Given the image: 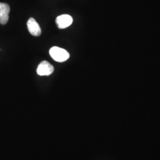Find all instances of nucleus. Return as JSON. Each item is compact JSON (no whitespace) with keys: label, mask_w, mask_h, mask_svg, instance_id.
<instances>
[{"label":"nucleus","mask_w":160,"mask_h":160,"mask_svg":"<svg viewBox=\"0 0 160 160\" xmlns=\"http://www.w3.org/2000/svg\"><path fill=\"white\" fill-rule=\"evenodd\" d=\"M28 28L29 32L34 36H39L42 33L40 26L33 18H29L28 22Z\"/></svg>","instance_id":"39448f33"},{"label":"nucleus","mask_w":160,"mask_h":160,"mask_svg":"<svg viewBox=\"0 0 160 160\" xmlns=\"http://www.w3.org/2000/svg\"><path fill=\"white\" fill-rule=\"evenodd\" d=\"M10 12V7L8 4L0 2V23L1 24L4 25L8 23Z\"/></svg>","instance_id":"20e7f679"},{"label":"nucleus","mask_w":160,"mask_h":160,"mask_svg":"<svg viewBox=\"0 0 160 160\" xmlns=\"http://www.w3.org/2000/svg\"><path fill=\"white\" fill-rule=\"evenodd\" d=\"M73 22L72 17L68 14L61 15L57 18L56 24L59 29H63L68 28Z\"/></svg>","instance_id":"7ed1b4c3"},{"label":"nucleus","mask_w":160,"mask_h":160,"mask_svg":"<svg viewBox=\"0 0 160 160\" xmlns=\"http://www.w3.org/2000/svg\"><path fill=\"white\" fill-rule=\"evenodd\" d=\"M54 71V68L51 64L47 61H42L37 69V73L40 76H48Z\"/></svg>","instance_id":"f03ea898"},{"label":"nucleus","mask_w":160,"mask_h":160,"mask_svg":"<svg viewBox=\"0 0 160 160\" xmlns=\"http://www.w3.org/2000/svg\"><path fill=\"white\" fill-rule=\"evenodd\" d=\"M49 54L53 60L58 62H63L69 58V53L62 48L54 46L49 51Z\"/></svg>","instance_id":"f257e3e1"}]
</instances>
